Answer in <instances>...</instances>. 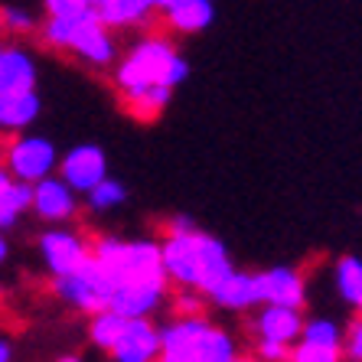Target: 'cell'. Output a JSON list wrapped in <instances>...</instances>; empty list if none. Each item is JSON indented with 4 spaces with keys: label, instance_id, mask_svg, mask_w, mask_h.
Listing matches in <instances>:
<instances>
[{
    "label": "cell",
    "instance_id": "3",
    "mask_svg": "<svg viewBox=\"0 0 362 362\" xmlns=\"http://www.w3.org/2000/svg\"><path fill=\"white\" fill-rule=\"evenodd\" d=\"M52 291L62 297L66 303L78 307L82 313H98L105 307H111V297H115V278H111V271L105 264L92 258L82 264V268L69 271V274H56L52 278Z\"/></svg>",
    "mask_w": 362,
    "mask_h": 362
},
{
    "label": "cell",
    "instance_id": "26",
    "mask_svg": "<svg viewBox=\"0 0 362 362\" xmlns=\"http://www.w3.org/2000/svg\"><path fill=\"white\" fill-rule=\"evenodd\" d=\"M307 343L333 346V349H346V333L333 320H307L303 323V337Z\"/></svg>",
    "mask_w": 362,
    "mask_h": 362
},
{
    "label": "cell",
    "instance_id": "5",
    "mask_svg": "<svg viewBox=\"0 0 362 362\" xmlns=\"http://www.w3.org/2000/svg\"><path fill=\"white\" fill-rule=\"evenodd\" d=\"M199 228H180V232H167L163 238V264L170 281H177L180 287H199Z\"/></svg>",
    "mask_w": 362,
    "mask_h": 362
},
{
    "label": "cell",
    "instance_id": "2",
    "mask_svg": "<svg viewBox=\"0 0 362 362\" xmlns=\"http://www.w3.org/2000/svg\"><path fill=\"white\" fill-rule=\"evenodd\" d=\"M95 258L111 271L115 291L124 284H170L167 264H163V245L153 242H118V238H101L92 245Z\"/></svg>",
    "mask_w": 362,
    "mask_h": 362
},
{
    "label": "cell",
    "instance_id": "24",
    "mask_svg": "<svg viewBox=\"0 0 362 362\" xmlns=\"http://www.w3.org/2000/svg\"><path fill=\"white\" fill-rule=\"evenodd\" d=\"M238 349L235 339L228 337L226 329L206 323V329L199 333V343H196V362H235Z\"/></svg>",
    "mask_w": 362,
    "mask_h": 362
},
{
    "label": "cell",
    "instance_id": "19",
    "mask_svg": "<svg viewBox=\"0 0 362 362\" xmlns=\"http://www.w3.org/2000/svg\"><path fill=\"white\" fill-rule=\"evenodd\" d=\"M212 303H219L226 310H248L255 303H262V291H258V274H248V271H235L226 284L209 297Z\"/></svg>",
    "mask_w": 362,
    "mask_h": 362
},
{
    "label": "cell",
    "instance_id": "15",
    "mask_svg": "<svg viewBox=\"0 0 362 362\" xmlns=\"http://www.w3.org/2000/svg\"><path fill=\"white\" fill-rule=\"evenodd\" d=\"M153 10H160V0H92V13L108 26L144 23Z\"/></svg>",
    "mask_w": 362,
    "mask_h": 362
},
{
    "label": "cell",
    "instance_id": "10",
    "mask_svg": "<svg viewBox=\"0 0 362 362\" xmlns=\"http://www.w3.org/2000/svg\"><path fill=\"white\" fill-rule=\"evenodd\" d=\"M206 317H177L160 329V362H196V343L206 329Z\"/></svg>",
    "mask_w": 362,
    "mask_h": 362
},
{
    "label": "cell",
    "instance_id": "21",
    "mask_svg": "<svg viewBox=\"0 0 362 362\" xmlns=\"http://www.w3.org/2000/svg\"><path fill=\"white\" fill-rule=\"evenodd\" d=\"M170 95H173L170 85H153V88H144V92H134V95H121V101H124V111L134 121L151 124V121H157L163 115Z\"/></svg>",
    "mask_w": 362,
    "mask_h": 362
},
{
    "label": "cell",
    "instance_id": "32",
    "mask_svg": "<svg viewBox=\"0 0 362 362\" xmlns=\"http://www.w3.org/2000/svg\"><path fill=\"white\" fill-rule=\"evenodd\" d=\"M346 359L362 362V317L353 320L349 329H346Z\"/></svg>",
    "mask_w": 362,
    "mask_h": 362
},
{
    "label": "cell",
    "instance_id": "35",
    "mask_svg": "<svg viewBox=\"0 0 362 362\" xmlns=\"http://www.w3.org/2000/svg\"><path fill=\"white\" fill-rule=\"evenodd\" d=\"M177 4H183V0H160V10L167 13V10H170V7H177Z\"/></svg>",
    "mask_w": 362,
    "mask_h": 362
},
{
    "label": "cell",
    "instance_id": "28",
    "mask_svg": "<svg viewBox=\"0 0 362 362\" xmlns=\"http://www.w3.org/2000/svg\"><path fill=\"white\" fill-rule=\"evenodd\" d=\"M339 359H346V349L307 343V339H297L294 343V362H339Z\"/></svg>",
    "mask_w": 362,
    "mask_h": 362
},
{
    "label": "cell",
    "instance_id": "25",
    "mask_svg": "<svg viewBox=\"0 0 362 362\" xmlns=\"http://www.w3.org/2000/svg\"><path fill=\"white\" fill-rule=\"evenodd\" d=\"M337 287L343 300H349L356 307L359 303V294H362V262L356 255H343L337 262Z\"/></svg>",
    "mask_w": 362,
    "mask_h": 362
},
{
    "label": "cell",
    "instance_id": "6",
    "mask_svg": "<svg viewBox=\"0 0 362 362\" xmlns=\"http://www.w3.org/2000/svg\"><path fill=\"white\" fill-rule=\"evenodd\" d=\"M40 252H42V262L46 268L56 274H69V271L82 268L88 258H92V245L82 242L76 232H66V228H52L46 235L40 238Z\"/></svg>",
    "mask_w": 362,
    "mask_h": 362
},
{
    "label": "cell",
    "instance_id": "1",
    "mask_svg": "<svg viewBox=\"0 0 362 362\" xmlns=\"http://www.w3.org/2000/svg\"><path fill=\"white\" fill-rule=\"evenodd\" d=\"M186 76H189V66L186 59H180V52L167 40H144L118 66L115 82H118L121 95H134L144 88H153V85L177 88L186 82Z\"/></svg>",
    "mask_w": 362,
    "mask_h": 362
},
{
    "label": "cell",
    "instance_id": "7",
    "mask_svg": "<svg viewBox=\"0 0 362 362\" xmlns=\"http://www.w3.org/2000/svg\"><path fill=\"white\" fill-rule=\"evenodd\" d=\"M59 177L66 180L76 193H88L101 180L108 177V163H105V153L95 144H82V147H72L59 160Z\"/></svg>",
    "mask_w": 362,
    "mask_h": 362
},
{
    "label": "cell",
    "instance_id": "34",
    "mask_svg": "<svg viewBox=\"0 0 362 362\" xmlns=\"http://www.w3.org/2000/svg\"><path fill=\"white\" fill-rule=\"evenodd\" d=\"M0 359H4V362L13 359V346H10V343H0Z\"/></svg>",
    "mask_w": 362,
    "mask_h": 362
},
{
    "label": "cell",
    "instance_id": "12",
    "mask_svg": "<svg viewBox=\"0 0 362 362\" xmlns=\"http://www.w3.org/2000/svg\"><path fill=\"white\" fill-rule=\"evenodd\" d=\"M303 317L300 307H284V303H264V310L258 313V337L262 339H274V343H287L294 346L303 337Z\"/></svg>",
    "mask_w": 362,
    "mask_h": 362
},
{
    "label": "cell",
    "instance_id": "29",
    "mask_svg": "<svg viewBox=\"0 0 362 362\" xmlns=\"http://www.w3.org/2000/svg\"><path fill=\"white\" fill-rule=\"evenodd\" d=\"M206 297L199 287H186L183 294H173V317H206Z\"/></svg>",
    "mask_w": 362,
    "mask_h": 362
},
{
    "label": "cell",
    "instance_id": "14",
    "mask_svg": "<svg viewBox=\"0 0 362 362\" xmlns=\"http://www.w3.org/2000/svg\"><path fill=\"white\" fill-rule=\"evenodd\" d=\"M235 274L232 268V258H228L226 245L219 238H212L202 232V245H199V291L202 294H216L228 278Z\"/></svg>",
    "mask_w": 362,
    "mask_h": 362
},
{
    "label": "cell",
    "instance_id": "16",
    "mask_svg": "<svg viewBox=\"0 0 362 362\" xmlns=\"http://www.w3.org/2000/svg\"><path fill=\"white\" fill-rule=\"evenodd\" d=\"M36 85V66L17 46H7L0 52V95L30 92Z\"/></svg>",
    "mask_w": 362,
    "mask_h": 362
},
{
    "label": "cell",
    "instance_id": "30",
    "mask_svg": "<svg viewBox=\"0 0 362 362\" xmlns=\"http://www.w3.org/2000/svg\"><path fill=\"white\" fill-rule=\"evenodd\" d=\"M252 356H258V359H264V362L294 359V346L274 343V339H258V343H255V349H252Z\"/></svg>",
    "mask_w": 362,
    "mask_h": 362
},
{
    "label": "cell",
    "instance_id": "8",
    "mask_svg": "<svg viewBox=\"0 0 362 362\" xmlns=\"http://www.w3.org/2000/svg\"><path fill=\"white\" fill-rule=\"evenodd\" d=\"M69 49L78 52L82 59H88L92 66H108L115 59V40L108 33V23H101L92 10L76 13V30H72V42Z\"/></svg>",
    "mask_w": 362,
    "mask_h": 362
},
{
    "label": "cell",
    "instance_id": "18",
    "mask_svg": "<svg viewBox=\"0 0 362 362\" xmlns=\"http://www.w3.org/2000/svg\"><path fill=\"white\" fill-rule=\"evenodd\" d=\"M163 294H167V287H160V284H124L115 291L111 307L121 310L124 317H151L160 307Z\"/></svg>",
    "mask_w": 362,
    "mask_h": 362
},
{
    "label": "cell",
    "instance_id": "22",
    "mask_svg": "<svg viewBox=\"0 0 362 362\" xmlns=\"http://www.w3.org/2000/svg\"><path fill=\"white\" fill-rule=\"evenodd\" d=\"M127 323H131V317H124V313L115 310V307H105V310L92 313V320H88V339H92V346L111 353L115 343L121 339V333L127 329Z\"/></svg>",
    "mask_w": 362,
    "mask_h": 362
},
{
    "label": "cell",
    "instance_id": "33",
    "mask_svg": "<svg viewBox=\"0 0 362 362\" xmlns=\"http://www.w3.org/2000/svg\"><path fill=\"white\" fill-rule=\"evenodd\" d=\"M4 26H7L10 33H30L36 23H33V17H30V13H20V10L7 7V10H4Z\"/></svg>",
    "mask_w": 362,
    "mask_h": 362
},
{
    "label": "cell",
    "instance_id": "4",
    "mask_svg": "<svg viewBox=\"0 0 362 362\" xmlns=\"http://www.w3.org/2000/svg\"><path fill=\"white\" fill-rule=\"evenodd\" d=\"M56 167H59V157L46 137H7L4 144V170H10L17 180L40 183L52 177Z\"/></svg>",
    "mask_w": 362,
    "mask_h": 362
},
{
    "label": "cell",
    "instance_id": "23",
    "mask_svg": "<svg viewBox=\"0 0 362 362\" xmlns=\"http://www.w3.org/2000/svg\"><path fill=\"white\" fill-rule=\"evenodd\" d=\"M212 17H216L212 0H183V4L167 10V23L180 33H199L212 23Z\"/></svg>",
    "mask_w": 362,
    "mask_h": 362
},
{
    "label": "cell",
    "instance_id": "20",
    "mask_svg": "<svg viewBox=\"0 0 362 362\" xmlns=\"http://www.w3.org/2000/svg\"><path fill=\"white\" fill-rule=\"evenodd\" d=\"M40 115V95L30 92H13L0 95V124L4 131H23L26 124H33Z\"/></svg>",
    "mask_w": 362,
    "mask_h": 362
},
{
    "label": "cell",
    "instance_id": "9",
    "mask_svg": "<svg viewBox=\"0 0 362 362\" xmlns=\"http://www.w3.org/2000/svg\"><path fill=\"white\" fill-rule=\"evenodd\" d=\"M160 329L153 327L147 317H131L127 329L121 333V339L115 343L111 349V359L115 362H151V359H160Z\"/></svg>",
    "mask_w": 362,
    "mask_h": 362
},
{
    "label": "cell",
    "instance_id": "27",
    "mask_svg": "<svg viewBox=\"0 0 362 362\" xmlns=\"http://www.w3.org/2000/svg\"><path fill=\"white\" fill-rule=\"evenodd\" d=\"M88 206H92L95 212H105V209H115V206H121L124 202V196H127V189L121 183H115V180H101L95 189H88Z\"/></svg>",
    "mask_w": 362,
    "mask_h": 362
},
{
    "label": "cell",
    "instance_id": "13",
    "mask_svg": "<svg viewBox=\"0 0 362 362\" xmlns=\"http://www.w3.org/2000/svg\"><path fill=\"white\" fill-rule=\"evenodd\" d=\"M258 291L262 303H284V307H303L307 300V284L303 274L294 268H271L258 274Z\"/></svg>",
    "mask_w": 362,
    "mask_h": 362
},
{
    "label": "cell",
    "instance_id": "36",
    "mask_svg": "<svg viewBox=\"0 0 362 362\" xmlns=\"http://www.w3.org/2000/svg\"><path fill=\"white\" fill-rule=\"evenodd\" d=\"M356 310H359V313H362V294H359V303H356Z\"/></svg>",
    "mask_w": 362,
    "mask_h": 362
},
{
    "label": "cell",
    "instance_id": "17",
    "mask_svg": "<svg viewBox=\"0 0 362 362\" xmlns=\"http://www.w3.org/2000/svg\"><path fill=\"white\" fill-rule=\"evenodd\" d=\"M33 196H36V183L17 180L10 170H4L0 173V228H10L20 212L33 209Z\"/></svg>",
    "mask_w": 362,
    "mask_h": 362
},
{
    "label": "cell",
    "instance_id": "31",
    "mask_svg": "<svg viewBox=\"0 0 362 362\" xmlns=\"http://www.w3.org/2000/svg\"><path fill=\"white\" fill-rule=\"evenodd\" d=\"M49 17H72V13H85L92 10V0H42Z\"/></svg>",
    "mask_w": 362,
    "mask_h": 362
},
{
    "label": "cell",
    "instance_id": "11",
    "mask_svg": "<svg viewBox=\"0 0 362 362\" xmlns=\"http://www.w3.org/2000/svg\"><path fill=\"white\" fill-rule=\"evenodd\" d=\"M78 209L76 202V189L66 183L62 177H46L36 183V196H33V212L46 222H66L72 219Z\"/></svg>",
    "mask_w": 362,
    "mask_h": 362
}]
</instances>
